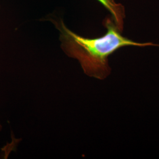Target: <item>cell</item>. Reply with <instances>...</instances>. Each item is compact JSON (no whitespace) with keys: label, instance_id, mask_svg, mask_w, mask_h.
<instances>
[{"label":"cell","instance_id":"3","mask_svg":"<svg viewBox=\"0 0 159 159\" xmlns=\"http://www.w3.org/2000/svg\"><path fill=\"white\" fill-rule=\"evenodd\" d=\"M1 130H2V125H1L0 124V131H1Z\"/></svg>","mask_w":159,"mask_h":159},{"label":"cell","instance_id":"4","mask_svg":"<svg viewBox=\"0 0 159 159\" xmlns=\"http://www.w3.org/2000/svg\"><path fill=\"white\" fill-rule=\"evenodd\" d=\"M0 8H1V6H0Z\"/></svg>","mask_w":159,"mask_h":159},{"label":"cell","instance_id":"1","mask_svg":"<svg viewBox=\"0 0 159 159\" xmlns=\"http://www.w3.org/2000/svg\"><path fill=\"white\" fill-rule=\"evenodd\" d=\"M59 32L61 48L65 54L79 62L84 73L89 77L104 80L111 73L108 57L120 48L126 46H158L153 43H137L121 34L111 17L106 18L103 25L107 31L96 38H86L68 29L61 18H47Z\"/></svg>","mask_w":159,"mask_h":159},{"label":"cell","instance_id":"2","mask_svg":"<svg viewBox=\"0 0 159 159\" xmlns=\"http://www.w3.org/2000/svg\"><path fill=\"white\" fill-rule=\"evenodd\" d=\"M104 6L111 15L115 24L123 31L124 19L125 18V10L123 5L117 3L115 0H97Z\"/></svg>","mask_w":159,"mask_h":159}]
</instances>
